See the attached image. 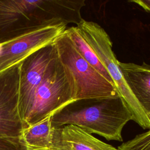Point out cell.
I'll list each match as a JSON object with an SVG mask.
<instances>
[{
    "instance_id": "1",
    "label": "cell",
    "mask_w": 150,
    "mask_h": 150,
    "mask_svg": "<svg viewBox=\"0 0 150 150\" xmlns=\"http://www.w3.org/2000/svg\"><path fill=\"white\" fill-rule=\"evenodd\" d=\"M50 119L53 128L74 125L108 141H122V130L132 116L118 95L73 101L55 112Z\"/></svg>"
},
{
    "instance_id": "2",
    "label": "cell",
    "mask_w": 150,
    "mask_h": 150,
    "mask_svg": "<svg viewBox=\"0 0 150 150\" xmlns=\"http://www.w3.org/2000/svg\"><path fill=\"white\" fill-rule=\"evenodd\" d=\"M78 17L73 0H0V43L41 27L75 23Z\"/></svg>"
},
{
    "instance_id": "3",
    "label": "cell",
    "mask_w": 150,
    "mask_h": 150,
    "mask_svg": "<svg viewBox=\"0 0 150 150\" xmlns=\"http://www.w3.org/2000/svg\"><path fill=\"white\" fill-rule=\"evenodd\" d=\"M76 93L73 74L60 62L56 52L23 118L26 128L51 117L74 101Z\"/></svg>"
},
{
    "instance_id": "4",
    "label": "cell",
    "mask_w": 150,
    "mask_h": 150,
    "mask_svg": "<svg viewBox=\"0 0 150 150\" xmlns=\"http://www.w3.org/2000/svg\"><path fill=\"white\" fill-rule=\"evenodd\" d=\"M76 27L112 79L118 94L131 114L132 120L143 129H150V120L124 78L119 61L112 51L109 35L101 26L93 21L83 19Z\"/></svg>"
},
{
    "instance_id": "5",
    "label": "cell",
    "mask_w": 150,
    "mask_h": 150,
    "mask_svg": "<svg viewBox=\"0 0 150 150\" xmlns=\"http://www.w3.org/2000/svg\"><path fill=\"white\" fill-rule=\"evenodd\" d=\"M53 44L60 62L69 69L74 77L75 100L119 95L114 86L81 56L66 30Z\"/></svg>"
},
{
    "instance_id": "6",
    "label": "cell",
    "mask_w": 150,
    "mask_h": 150,
    "mask_svg": "<svg viewBox=\"0 0 150 150\" xmlns=\"http://www.w3.org/2000/svg\"><path fill=\"white\" fill-rule=\"evenodd\" d=\"M66 29L64 25L46 26L0 43V73L19 64L39 49L53 43Z\"/></svg>"
},
{
    "instance_id": "7",
    "label": "cell",
    "mask_w": 150,
    "mask_h": 150,
    "mask_svg": "<svg viewBox=\"0 0 150 150\" xmlns=\"http://www.w3.org/2000/svg\"><path fill=\"white\" fill-rule=\"evenodd\" d=\"M20 63L0 73V137L21 138L26 128L19 108Z\"/></svg>"
},
{
    "instance_id": "8",
    "label": "cell",
    "mask_w": 150,
    "mask_h": 150,
    "mask_svg": "<svg viewBox=\"0 0 150 150\" xmlns=\"http://www.w3.org/2000/svg\"><path fill=\"white\" fill-rule=\"evenodd\" d=\"M56 54L53 43L36 50L20 63L19 97L22 118L26 114L34 93Z\"/></svg>"
},
{
    "instance_id": "9",
    "label": "cell",
    "mask_w": 150,
    "mask_h": 150,
    "mask_svg": "<svg viewBox=\"0 0 150 150\" xmlns=\"http://www.w3.org/2000/svg\"><path fill=\"white\" fill-rule=\"evenodd\" d=\"M50 150H119L74 125L53 128Z\"/></svg>"
},
{
    "instance_id": "10",
    "label": "cell",
    "mask_w": 150,
    "mask_h": 150,
    "mask_svg": "<svg viewBox=\"0 0 150 150\" xmlns=\"http://www.w3.org/2000/svg\"><path fill=\"white\" fill-rule=\"evenodd\" d=\"M119 66L134 96L145 112L150 114V64L119 62Z\"/></svg>"
},
{
    "instance_id": "11",
    "label": "cell",
    "mask_w": 150,
    "mask_h": 150,
    "mask_svg": "<svg viewBox=\"0 0 150 150\" xmlns=\"http://www.w3.org/2000/svg\"><path fill=\"white\" fill-rule=\"evenodd\" d=\"M51 117L25 128L21 138L28 150H50L53 128Z\"/></svg>"
},
{
    "instance_id": "12",
    "label": "cell",
    "mask_w": 150,
    "mask_h": 150,
    "mask_svg": "<svg viewBox=\"0 0 150 150\" xmlns=\"http://www.w3.org/2000/svg\"><path fill=\"white\" fill-rule=\"evenodd\" d=\"M66 31L69 35L76 48L81 56L96 70L102 74L108 81L114 84L108 73L100 62L99 59L87 41L82 36L76 26L66 28ZM115 87V86H114Z\"/></svg>"
},
{
    "instance_id": "13",
    "label": "cell",
    "mask_w": 150,
    "mask_h": 150,
    "mask_svg": "<svg viewBox=\"0 0 150 150\" xmlns=\"http://www.w3.org/2000/svg\"><path fill=\"white\" fill-rule=\"evenodd\" d=\"M118 148L119 150H150V129L136 135Z\"/></svg>"
},
{
    "instance_id": "14",
    "label": "cell",
    "mask_w": 150,
    "mask_h": 150,
    "mask_svg": "<svg viewBox=\"0 0 150 150\" xmlns=\"http://www.w3.org/2000/svg\"><path fill=\"white\" fill-rule=\"evenodd\" d=\"M0 150H28L21 138L0 137Z\"/></svg>"
},
{
    "instance_id": "15",
    "label": "cell",
    "mask_w": 150,
    "mask_h": 150,
    "mask_svg": "<svg viewBox=\"0 0 150 150\" xmlns=\"http://www.w3.org/2000/svg\"><path fill=\"white\" fill-rule=\"evenodd\" d=\"M128 2L135 3L141 6L145 11L150 12V0H132L129 1Z\"/></svg>"
},
{
    "instance_id": "16",
    "label": "cell",
    "mask_w": 150,
    "mask_h": 150,
    "mask_svg": "<svg viewBox=\"0 0 150 150\" xmlns=\"http://www.w3.org/2000/svg\"><path fill=\"white\" fill-rule=\"evenodd\" d=\"M147 115H148V118H149V119L150 120V114H148Z\"/></svg>"
}]
</instances>
